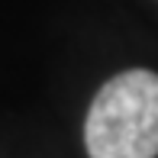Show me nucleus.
<instances>
[{
  "label": "nucleus",
  "instance_id": "nucleus-1",
  "mask_svg": "<svg viewBox=\"0 0 158 158\" xmlns=\"http://www.w3.org/2000/svg\"><path fill=\"white\" fill-rule=\"evenodd\" d=\"M90 158H158V74L129 68L110 77L84 119Z\"/></svg>",
  "mask_w": 158,
  "mask_h": 158
}]
</instances>
